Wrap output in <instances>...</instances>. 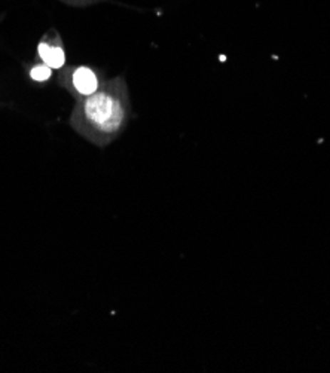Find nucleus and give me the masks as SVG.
<instances>
[{
    "label": "nucleus",
    "mask_w": 330,
    "mask_h": 373,
    "mask_svg": "<svg viewBox=\"0 0 330 373\" xmlns=\"http://www.w3.org/2000/svg\"><path fill=\"white\" fill-rule=\"evenodd\" d=\"M85 115L98 131L112 134L123 126L125 111L123 103L115 96L94 93L85 103Z\"/></svg>",
    "instance_id": "1"
},
{
    "label": "nucleus",
    "mask_w": 330,
    "mask_h": 373,
    "mask_svg": "<svg viewBox=\"0 0 330 373\" xmlns=\"http://www.w3.org/2000/svg\"><path fill=\"white\" fill-rule=\"evenodd\" d=\"M73 85L76 90L83 96H93L97 91L98 81L93 70L81 67L73 75Z\"/></svg>",
    "instance_id": "2"
},
{
    "label": "nucleus",
    "mask_w": 330,
    "mask_h": 373,
    "mask_svg": "<svg viewBox=\"0 0 330 373\" xmlns=\"http://www.w3.org/2000/svg\"><path fill=\"white\" fill-rule=\"evenodd\" d=\"M39 56L43 60L45 66H48L51 68H60L66 61L63 49L49 46L45 44L39 45Z\"/></svg>",
    "instance_id": "3"
},
{
    "label": "nucleus",
    "mask_w": 330,
    "mask_h": 373,
    "mask_svg": "<svg viewBox=\"0 0 330 373\" xmlns=\"http://www.w3.org/2000/svg\"><path fill=\"white\" fill-rule=\"evenodd\" d=\"M31 78L38 82H43L51 78V67L48 66H38L31 70Z\"/></svg>",
    "instance_id": "4"
}]
</instances>
